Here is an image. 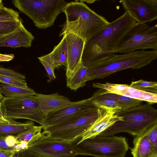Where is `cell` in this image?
<instances>
[{
  "mask_svg": "<svg viewBox=\"0 0 157 157\" xmlns=\"http://www.w3.org/2000/svg\"><path fill=\"white\" fill-rule=\"evenodd\" d=\"M147 136L153 147L157 150V124L154 125L147 130Z\"/></svg>",
  "mask_w": 157,
  "mask_h": 157,
  "instance_id": "cell-29",
  "label": "cell"
},
{
  "mask_svg": "<svg viewBox=\"0 0 157 157\" xmlns=\"http://www.w3.org/2000/svg\"><path fill=\"white\" fill-rule=\"evenodd\" d=\"M126 11L85 42L82 64L88 67L93 63L110 56L122 36L136 23Z\"/></svg>",
  "mask_w": 157,
  "mask_h": 157,
  "instance_id": "cell-1",
  "label": "cell"
},
{
  "mask_svg": "<svg viewBox=\"0 0 157 157\" xmlns=\"http://www.w3.org/2000/svg\"><path fill=\"white\" fill-rule=\"evenodd\" d=\"M83 2H86L87 3H94V2L96 1L95 0H82Z\"/></svg>",
  "mask_w": 157,
  "mask_h": 157,
  "instance_id": "cell-40",
  "label": "cell"
},
{
  "mask_svg": "<svg viewBox=\"0 0 157 157\" xmlns=\"http://www.w3.org/2000/svg\"><path fill=\"white\" fill-rule=\"evenodd\" d=\"M71 142L77 155L94 157H125L130 148L125 137L115 135H98Z\"/></svg>",
  "mask_w": 157,
  "mask_h": 157,
  "instance_id": "cell-5",
  "label": "cell"
},
{
  "mask_svg": "<svg viewBox=\"0 0 157 157\" xmlns=\"http://www.w3.org/2000/svg\"><path fill=\"white\" fill-rule=\"evenodd\" d=\"M5 140L8 145L13 149L15 145L19 142L17 140L16 136L13 135L6 136Z\"/></svg>",
  "mask_w": 157,
  "mask_h": 157,
  "instance_id": "cell-32",
  "label": "cell"
},
{
  "mask_svg": "<svg viewBox=\"0 0 157 157\" xmlns=\"http://www.w3.org/2000/svg\"><path fill=\"white\" fill-rule=\"evenodd\" d=\"M92 96L95 97L114 100L119 104L121 109L122 110L140 105L142 102L140 100L111 93L101 89L94 92Z\"/></svg>",
  "mask_w": 157,
  "mask_h": 157,
  "instance_id": "cell-20",
  "label": "cell"
},
{
  "mask_svg": "<svg viewBox=\"0 0 157 157\" xmlns=\"http://www.w3.org/2000/svg\"><path fill=\"white\" fill-rule=\"evenodd\" d=\"M13 54H2L0 53V62H8L14 58Z\"/></svg>",
  "mask_w": 157,
  "mask_h": 157,
  "instance_id": "cell-34",
  "label": "cell"
},
{
  "mask_svg": "<svg viewBox=\"0 0 157 157\" xmlns=\"http://www.w3.org/2000/svg\"><path fill=\"white\" fill-rule=\"evenodd\" d=\"M22 21L21 19L14 21H0V33H12L17 29Z\"/></svg>",
  "mask_w": 157,
  "mask_h": 157,
  "instance_id": "cell-28",
  "label": "cell"
},
{
  "mask_svg": "<svg viewBox=\"0 0 157 157\" xmlns=\"http://www.w3.org/2000/svg\"><path fill=\"white\" fill-rule=\"evenodd\" d=\"M34 39V36L26 29L22 21L16 29L0 41V47L29 48Z\"/></svg>",
  "mask_w": 157,
  "mask_h": 157,
  "instance_id": "cell-16",
  "label": "cell"
},
{
  "mask_svg": "<svg viewBox=\"0 0 157 157\" xmlns=\"http://www.w3.org/2000/svg\"><path fill=\"white\" fill-rule=\"evenodd\" d=\"M3 6H4L2 1L1 0H0V9Z\"/></svg>",
  "mask_w": 157,
  "mask_h": 157,
  "instance_id": "cell-41",
  "label": "cell"
},
{
  "mask_svg": "<svg viewBox=\"0 0 157 157\" xmlns=\"http://www.w3.org/2000/svg\"><path fill=\"white\" fill-rule=\"evenodd\" d=\"M14 153H15L13 151L0 149V157H9Z\"/></svg>",
  "mask_w": 157,
  "mask_h": 157,
  "instance_id": "cell-35",
  "label": "cell"
},
{
  "mask_svg": "<svg viewBox=\"0 0 157 157\" xmlns=\"http://www.w3.org/2000/svg\"><path fill=\"white\" fill-rule=\"evenodd\" d=\"M67 58V45L66 35L58 45L55 46L50 53L38 58L39 60H44L50 64L55 69L62 65L66 67Z\"/></svg>",
  "mask_w": 157,
  "mask_h": 157,
  "instance_id": "cell-17",
  "label": "cell"
},
{
  "mask_svg": "<svg viewBox=\"0 0 157 157\" xmlns=\"http://www.w3.org/2000/svg\"><path fill=\"white\" fill-rule=\"evenodd\" d=\"M12 33L6 34H2L0 33V41L2 40L3 39H4L5 38L6 36H7Z\"/></svg>",
  "mask_w": 157,
  "mask_h": 157,
  "instance_id": "cell-39",
  "label": "cell"
},
{
  "mask_svg": "<svg viewBox=\"0 0 157 157\" xmlns=\"http://www.w3.org/2000/svg\"><path fill=\"white\" fill-rule=\"evenodd\" d=\"M21 19L19 13L12 9L4 6L0 9V21H14Z\"/></svg>",
  "mask_w": 157,
  "mask_h": 157,
  "instance_id": "cell-26",
  "label": "cell"
},
{
  "mask_svg": "<svg viewBox=\"0 0 157 157\" xmlns=\"http://www.w3.org/2000/svg\"><path fill=\"white\" fill-rule=\"evenodd\" d=\"M0 92L4 97H15L35 95L36 94L33 89L9 85L0 84Z\"/></svg>",
  "mask_w": 157,
  "mask_h": 157,
  "instance_id": "cell-22",
  "label": "cell"
},
{
  "mask_svg": "<svg viewBox=\"0 0 157 157\" xmlns=\"http://www.w3.org/2000/svg\"><path fill=\"white\" fill-rule=\"evenodd\" d=\"M18 144L22 151L27 150L29 147V143L26 141L22 140L19 141Z\"/></svg>",
  "mask_w": 157,
  "mask_h": 157,
  "instance_id": "cell-36",
  "label": "cell"
},
{
  "mask_svg": "<svg viewBox=\"0 0 157 157\" xmlns=\"http://www.w3.org/2000/svg\"><path fill=\"white\" fill-rule=\"evenodd\" d=\"M105 108H97L85 112L66 122L45 128L42 132V139L73 141L80 137L90 127Z\"/></svg>",
  "mask_w": 157,
  "mask_h": 157,
  "instance_id": "cell-7",
  "label": "cell"
},
{
  "mask_svg": "<svg viewBox=\"0 0 157 157\" xmlns=\"http://www.w3.org/2000/svg\"><path fill=\"white\" fill-rule=\"evenodd\" d=\"M15 153H13L12 155H11L9 157H13L14 154Z\"/></svg>",
  "mask_w": 157,
  "mask_h": 157,
  "instance_id": "cell-43",
  "label": "cell"
},
{
  "mask_svg": "<svg viewBox=\"0 0 157 157\" xmlns=\"http://www.w3.org/2000/svg\"><path fill=\"white\" fill-rule=\"evenodd\" d=\"M123 118L115 114V110L105 107L98 118L90 127L78 139L81 141L99 135L117 121L123 120Z\"/></svg>",
  "mask_w": 157,
  "mask_h": 157,
  "instance_id": "cell-14",
  "label": "cell"
},
{
  "mask_svg": "<svg viewBox=\"0 0 157 157\" xmlns=\"http://www.w3.org/2000/svg\"><path fill=\"white\" fill-rule=\"evenodd\" d=\"M129 86L139 90L157 94V82H156L140 79L132 82Z\"/></svg>",
  "mask_w": 157,
  "mask_h": 157,
  "instance_id": "cell-24",
  "label": "cell"
},
{
  "mask_svg": "<svg viewBox=\"0 0 157 157\" xmlns=\"http://www.w3.org/2000/svg\"><path fill=\"white\" fill-rule=\"evenodd\" d=\"M119 2L137 23H147L157 19V0H122Z\"/></svg>",
  "mask_w": 157,
  "mask_h": 157,
  "instance_id": "cell-12",
  "label": "cell"
},
{
  "mask_svg": "<svg viewBox=\"0 0 157 157\" xmlns=\"http://www.w3.org/2000/svg\"><path fill=\"white\" fill-rule=\"evenodd\" d=\"M0 102L1 109L6 117L28 119L43 126L44 117L39 109L35 95L4 97Z\"/></svg>",
  "mask_w": 157,
  "mask_h": 157,
  "instance_id": "cell-9",
  "label": "cell"
},
{
  "mask_svg": "<svg viewBox=\"0 0 157 157\" xmlns=\"http://www.w3.org/2000/svg\"><path fill=\"white\" fill-rule=\"evenodd\" d=\"M34 126V122L32 121L20 122L10 118L4 121L0 119V137L9 135L16 136L31 129Z\"/></svg>",
  "mask_w": 157,
  "mask_h": 157,
  "instance_id": "cell-19",
  "label": "cell"
},
{
  "mask_svg": "<svg viewBox=\"0 0 157 157\" xmlns=\"http://www.w3.org/2000/svg\"><path fill=\"white\" fill-rule=\"evenodd\" d=\"M64 35L66 36L67 45L66 75L68 79L82 64V57L86 41L72 33Z\"/></svg>",
  "mask_w": 157,
  "mask_h": 157,
  "instance_id": "cell-13",
  "label": "cell"
},
{
  "mask_svg": "<svg viewBox=\"0 0 157 157\" xmlns=\"http://www.w3.org/2000/svg\"><path fill=\"white\" fill-rule=\"evenodd\" d=\"M12 3L37 28L46 29L53 25L67 2L64 0H13Z\"/></svg>",
  "mask_w": 157,
  "mask_h": 157,
  "instance_id": "cell-6",
  "label": "cell"
},
{
  "mask_svg": "<svg viewBox=\"0 0 157 157\" xmlns=\"http://www.w3.org/2000/svg\"><path fill=\"white\" fill-rule=\"evenodd\" d=\"M39 61L44 66L47 72L50 81H51L55 80L56 78V77L54 73L55 69L50 64L46 61L42 60H39Z\"/></svg>",
  "mask_w": 157,
  "mask_h": 157,
  "instance_id": "cell-31",
  "label": "cell"
},
{
  "mask_svg": "<svg viewBox=\"0 0 157 157\" xmlns=\"http://www.w3.org/2000/svg\"><path fill=\"white\" fill-rule=\"evenodd\" d=\"M90 98L93 103L97 107H106L114 110L121 109L119 104L114 100L95 97L93 96Z\"/></svg>",
  "mask_w": 157,
  "mask_h": 157,
  "instance_id": "cell-25",
  "label": "cell"
},
{
  "mask_svg": "<svg viewBox=\"0 0 157 157\" xmlns=\"http://www.w3.org/2000/svg\"><path fill=\"white\" fill-rule=\"evenodd\" d=\"M28 150L38 157H76L71 142L41 139L29 145Z\"/></svg>",
  "mask_w": 157,
  "mask_h": 157,
  "instance_id": "cell-10",
  "label": "cell"
},
{
  "mask_svg": "<svg viewBox=\"0 0 157 157\" xmlns=\"http://www.w3.org/2000/svg\"><path fill=\"white\" fill-rule=\"evenodd\" d=\"M25 157H38L31 152L28 149L27 150L26 153Z\"/></svg>",
  "mask_w": 157,
  "mask_h": 157,
  "instance_id": "cell-38",
  "label": "cell"
},
{
  "mask_svg": "<svg viewBox=\"0 0 157 157\" xmlns=\"http://www.w3.org/2000/svg\"><path fill=\"white\" fill-rule=\"evenodd\" d=\"M0 82L2 84L23 88L28 87L26 80L14 77L0 75Z\"/></svg>",
  "mask_w": 157,
  "mask_h": 157,
  "instance_id": "cell-27",
  "label": "cell"
},
{
  "mask_svg": "<svg viewBox=\"0 0 157 157\" xmlns=\"http://www.w3.org/2000/svg\"><path fill=\"white\" fill-rule=\"evenodd\" d=\"M1 103L0 101V108H1Z\"/></svg>",
  "mask_w": 157,
  "mask_h": 157,
  "instance_id": "cell-44",
  "label": "cell"
},
{
  "mask_svg": "<svg viewBox=\"0 0 157 157\" xmlns=\"http://www.w3.org/2000/svg\"><path fill=\"white\" fill-rule=\"evenodd\" d=\"M0 75L10 76L19 79L25 80L24 75L11 69L0 67Z\"/></svg>",
  "mask_w": 157,
  "mask_h": 157,
  "instance_id": "cell-30",
  "label": "cell"
},
{
  "mask_svg": "<svg viewBox=\"0 0 157 157\" xmlns=\"http://www.w3.org/2000/svg\"><path fill=\"white\" fill-rule=\"evenodd\" d=\"M157 50V25L136 22L120 38L114 53H127L140 50Z\"/></svg>",
  "mask_w": 157,
  "mask_h": 157,
  "instance_id": "cell-8",
  "label": "cell"
},
{
  "mask_svg": "<svg viewBox=\"0 0 157 157\" xmlns=\"http://www.w3.org/2000/svg\"><path fill=\"white\" fill-rule=\"evenodd\" d=\"M42 129L41 125H35L31 129L17 135L16 136V139L18 142L26 141L29 145L42 138Z\"/></svg>",
  "mask_w": 157,
  "mask_h": 157,
  "instance_id": "cell-23",
  "label": "cell"
},
{
  "mask_svg": "<svg viewBox=\"0 0 157 157\" xmlns=\"http://www.w3.org/2000/svg\"><path fill=\"white\" fill-rule=\"evenodd\" d=\"M88 70V67L82 64L70 78L67 79V86L74 91L84 86L87 81Z\"/></svg>",
  "mask_w": 157,
  "mask_h": 157,
  "instance_id": "cell-21",
  "label": "cell"
},
{
  "mask_svg": "<svg viewBox=\"0 0 157 157\" xmlns=\"http://www.w3.org/2000/svg\"><path fill=\"white\" fill-rule=\"evenodd\" d=\"M63 12L66 20L59 36L72 33L86 41L109 22L82 0L67 3Z\"/></svg>",
  "mask_w": 157,
  "mask_h": 157,
  "instance_id": "cell-2",
  "label": "cell"
},
{
  "mask_svg": "<svg viewBox=\"0 0 157 157\" xmlns=\"http://www.w3.org/2000/svg\"><path fill=\"white\" fill-rule=\"evenodd\" d=\"M3 97L1 94L0 93V101L1 102V101L2 100V99H3V97Z\"/></svg>",
  "mask_w": 157,
  "mask_h": 157,
  "instance_id": "cell-42",
  "label": "cell"
},
{
  "mask_svg": "<svg viewBox=\"0 0 157 157\" xmlns=\"http://www.w3.org/2000/svg\"><path fill=\"white\" fill-rule=\"evenodd\" d=\"M27 150L15 153L13 157H25L26 153Z\"/></svg>",
  "mask_w": 157,
  "mask_h": 157,
  "instance_id": "cell-37",
  "label": "cell"
},
{
  "mask_svg": "<svg viewBox=\"0 0 157 157\" xmlns=\"http://www.w3.org/2000/svg\"><path fill=\"white\" fill-rule=\"evenodd\" d=\"M39 109L44 118L50 114L72 104L67 98L58 93L50 94H36Z\"/></svg>",
  "mask_w": 157,
  "mask_h": 157,
  "instance_id": "cell-15",
  "label": "cell"
},
{
  "mask_svg": "<svg viewBox=\"0 0 157 157\" xmlns=\"http://www.w3.org/2000/svg\"><path fill=\"white\" fill-rule=\"evenodd\" d=\"M157 58V50H139L127 53L114 54L95 61L88 68L87 81L103 78L117 71L139 69L149 64Z\"/></svg>",
  "mask_w": 157,
  "mask_h": 157,
  "instance_id": "cell-3",
  "label": "cell"
},
{
  "mask_svg": "<svg viewBox=\"0 0 157 157\" xmlns=\"http://www.w3.org/2000/svg\"><path fill=\"white\" fill-rule=\"evenodd\" d=\"M147 131L134 138L133 146L130 148L133 157H157V150L153 147L148 140Z\"/></svg>",
  "mask_w": 157,
  "mask_h": 157,
  "instance_id": "cell-18",
  "label": "cell"
},
{
  "mask_svg": "<svg viewBox=\"0 0 157 157\" xmlns=\"http://www.w3.org/2000/svg\"><path fill=\"white\" fill-rule=\"evenodd\" d=\"M115 114L122 117L123 120L116 122L99 135L112 136L125 132L136 136L157 124V110L149 103L115 110Z\"/></svg>",
  "mask_w": 157,
  "mask_h": 157,
  "instance_id": "cell-4",
  "label": "cell"
},
{
  "mask_svg": "<svg viewBox=\"0 0 157 157\" xmlns=\"http://www.w3.org/2000/svg\"><path fill=\"white\" fill-rule=\"evenodd\" d=\"M6 137H0V149L14 151L13 149L9 147L7 144L5 140Z\"/></svg>",
  "mask_w": 157,
  "mask_h": 157,
  "instance_id": "cell-33",
  "label": "cell"
},
{
  "mask_svg": "<svg viewBox=\"0 0 157 157\" xmlns=\"http://www.w3.org/2000/svg\"><path fill=\"white\" fill-rule=\"evenodd\" d=\"M98 108L90 98L74 102L71 105L55 112L44 118L43 129L66 122L85 112Z\"/></svg>",
  "mask_w": 157,
  "mask_h": 157,
  "instance_id": "cell-11",
  "label": "cell"
}]
</instances>
